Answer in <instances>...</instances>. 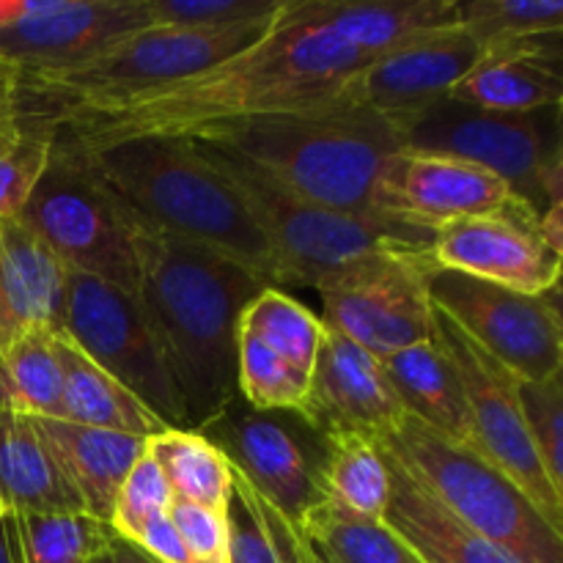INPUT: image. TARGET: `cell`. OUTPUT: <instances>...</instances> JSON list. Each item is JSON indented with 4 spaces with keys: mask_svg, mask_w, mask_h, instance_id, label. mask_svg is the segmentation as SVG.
I'll return each mask as SVG.
<instances>
[{
    "mask_svg": "<svg viewBox=\"0 0 563 563\" xmlns=\"http://www.w3.org/2000/svg\"><path fill=\"white\" fill-rule=\"evenodd\" d=\"M190 141L234 154L317 207L374 218V185L390 154L405 146V126L339 97L319 108L214 126Z\"/></svg>",
    "mask_w": 563,
    "mask_h": 563,
    "instance_id": "obj_3",
    "label": "cell"
},
{
    "mask_svg": "<svg viewBox=\"0 0 563 563\" xmlns=\"http://www.w3.org/2000/svg\"><path fill=\"white\" fill-rule=\"evenodd\" d=\"M267 504L291 526L322 504L328 445L297 412H262L236 396L214 421L198 429Z\"/></svg>",
    "mask_w": 563,
    "mask_h": 563,
    "instance_id": "obj_11",
    "label": "cell"
},
{
    "mask_svg": "<svg viewBox=\"0 0 563 563\" xmlns=\"http://www.w3.org/2000/svg\"><path fill=\"white\" fill-rule=\"evenodd\" d=\"M170 504H174V493H170L163 471L152 456L143 454L115 493L113 515L108 522L110 533L121 542H132L141 528L168 515Z\"/></svg>",
    "mask_w": 563,
    "mask_h": 563,
    "instance_id": "obj_39",
    "label": "cell"
},
{
    "mask_svg": "<svg viewBox=\"0 0 563 563\" xmlns=\"http://www.w3.org/2000/svg\"><path fill=\"white\" fill-rule=\"evenodd\" d=\"M432 339L449 357L471 416L473 451L504 473L533 509L563 533V493L553 487L533 449L520 405V379L467 339L443 311H432Z\"/></svg>",
    "mask_w": 563,
    "mask_h": 563,
    "instance_id": "obj_9",
    "label": "cell"
},
{
    "mask_svg": "<svg viewBox=\"0 0 563 563\" xmlns=\"http://www.w3.org/2000/svg\"><path fill=\"white\" fill-rule=\"evenodd\" d=\"M60 368H64V416L60 421L104 432L154 438L165 432V423L132 396L115 377L99 368L82 350H77L64 333H55Z\"/></svg>",
    "mask_w": 563,
    "mask_h": 563,
    "instance_id": "obj_27",
    "label": "cell"
},
{
    "mask_svg": "<svg viewBox=\"0 0 563 563\" xmlns=\"http://www.w3.org/2000/svg\"><path fill=\"white\" fill-rule=\"evenodd\" d=\"M33 421L60 476L75 493L82 517L108 526L115 493L132 465L146 454V440L69 421H42V418H33Z\"/></svg>",
    "mask_w": 563,
    "mask_h": 563,
    "instance_id": "obj_23",
    "label": "cell"
},
{
    "mask_svg": "<svg viewBox=\"0 0 563 563\" xmlns=\"http://www.w3.org/2000/svg\"><path fill=\"white\" fill-rule=\"evenodd\" d=\"M234 185L278 264L280 286L319 289L328 280L394 251H427L429 236L361 214L333 212L269 181L234 154L196 141Z\"/></svg>",
    "mask_w": 563,
    "mask_h": 563,
    "instance_id": "obj_5",
    "label": "cell"
},
{
    "mask_svg": "<svg viewBox=\"0 0 563 563\" xmlns=\"http://www.w3.org/2000/svg\"><path fill=\"white\" fill-rule=\"evenodd\" d=\"M69 267L22 220H0V344L60 333Z\"/></svg>",
    "mask_w": 563,
    "mask_h": 563,
    "instance_id": "obj_21",
    "label": "cell"
},
{
    "mask_svg": "<svg viewBox=\"0 0 563 563\" xmlns=\"http://www.w3.org/2000/svg\"><path fill=\"white\" fill-rule=\"evenodd\" d=\"M0 563H16L14 526H11V517H3V520H0Z\"/></svg>",
    "mask_w": 563,
    "mask_h": 563,
    "instance_id": "obj_45",
    "label": "cell"
},
{
    "mask_svg": "<svg viewBox=\"0 0 563 563\" xmlns=\"http://www.w3.org/2000/svg\"><path fill=\"white\" fill-rule=\"evenodd\" d=\"M20 220L71 273L135 295L137 269L119 198L69 143L55 137L47 168Z\"/></svg>",
    "mask_w": 563,
    "mask_h": 563,
    "instance_id": "obj_8",
    "label": "cell"
},
{
    "mask_svg": "<svg viewBox=\"0 0 563 563\" xmlns=\"http://www.w3.org/2000/svg\"><path fill=\"white\" fill-rule=\"evenodd\" d=\"M16 563H88L108 550V526L82 515H9Z\"/></svg>",
    "mask_w": 563,
    "mask_h": 563,
    "instance_id": "obj_35",
    "label": "cell"
},
{
    "mask_svg": "<svg viewBox=\"0 0 563 563\" xmlns=\"http://www.w3.org/2000/svg\"><path fill=\"white\" fill-rule=\"evenodd\" d=\"M119 203L137 269L135 300L163 346L187 423L198 432L236 399L240 317L264 284Z\"/></svg>",
    "mask_w": 563,
    "mask_h": 563,
    "instance_id": "obj_2",
    "label": "cell"
},
{
    "mask_svg": "<svg viewBox=\"0 0 563 563\" xmlns=\"http://www.w3.org/2000/svg\"><path fill=\"white\" fill-rule=\"evenodd\" d=\"M0 412L60 421L64 368L55 333H22L0 344Z\"/></svg>",
    "mask_w": 563,
    "mask_h": 563,
    "instance_id": "obj_28",
    "label": "cell"
},
{
    "mask_svg": "<svg viewBox=\"0 0 563 563\" xmlns=\"http://www.w3.org/2000/svg\"><path fill=\"white\" fill-rule=\"evenodd\" d=\"M515 201L520 198L511 187L482 165L401 146L379 170L372 214L379 223L432 234L454 220L498 212Z\"/></svg>",
    "mask_w": 563,
    "mask_h": 563,
    "instance_id": "obj_16",
    "label": "cell"
},
{
    "mask_svg": "<svg viewBox=\"0 0 563 563\" xmlns=\"http://www.w3.org/2000/svg\"><path fill=\"white\" fill-rule=\"evenodd\" d=\"M77 152L148 223L240 264L264 286L280 289L278 264L267 240L234 185L214 168L196 141L137 137Z\"/></svg>",
    "mask_w": 563,
    "mask_h": 563,
    "instance_id": "obj_4",
    "label": "cell"
},
{
    "mask_svg": "<svg viewBox=\"0 0 563 563\" xmlns=\"http://www.w3.org/2000/svg\"><path fill=\"white\" fill-rule=\"evenodd\" d=\"M368 58L324 27L286 11L242 53L154 91L60 110L38 124L58 141L93 152L137 137H190L262 115L319 108L341 97Z\"/></svg>",
    "mask_w": 563,
    "mask_h": 563,
    "instance_id": "obj_1",
    "label": "cell"
},
{
    "mask_svg": "<svg viewBox=\"0 0 563 563\" xmlns=\"http://www.w3.org/2000/svg\"><path fill=\"white\" fill-rule=\"evenodd\" d=\"M275 16L223 31L146 27L71 69L33 77L14 75L22 115L44 121L60 110L113 102L179 82L256 44L273 27Z\"/></svg>",
    "mask_w": 563,
    "mask_h": 563,
    "instance_id": "obj_6",
    "label": "cell"
},
{
    "mask_svg": "<svg viewBox=\"0 0 563 563\" xmlns=\"http://www.w3.org/2000/svg\"><path fill=\"white\" fill-rule=\"evenodd\" d=\"M429 297L462 333L522 383L563 374L559 289L520 295L460 273L432 269Z\"/></svg>",
    "mask_w": 563,
    "mask_h": 563,
    "instance_id": "obj_13",
    "label": "cell"
},
{
    "mask_svg": "<svg viewBox=\"0 0 563 563\" xmlns=\"http://www.w3.org/2000/svg\"><path fill=\"white\" fill-rule=\"evenodd\" d=\"M416 563H421V561H416Z\"/></svg>",
    "mask_w": 563,
    "mask_h": 563,
    "instance_id": "obj_50",
    "label": "cell"
},
{
    "mask_svg": "<svg viewBox=\"0 0 563 563\" xmlns=\"http://www.w3.org/2000/svg\"><path fill=\"white\" fill-rule=\"evenodd\" d=\"M240 328L256 335L267 350L284 357L302 377H313L328 328L300 300L286 295L284 289L264 286L242 311Z\"/></svg>",
    "mask_w": 563,
    "mask_h": 563,
    "instance_id": "obj_31",
    "label": "cell"
},
{
    "mask_svg": "<svg viewBox=\"0 0 563 563\" xmlns=\"http://www.w3.org/2000/svg\"><path fill=\"white\" fill-rule=\"evenodd\" d=\"M405 407L385 374L383 357L328 330L300 418L322 438L357 434L379 440L405 421Z\"/></svg>",
    "mask_w": 563,
    "mask_h": 563,
    "instance_id": "obj_18",
    "label": "cell"
},
{
    "mask_svg": "<svg viewBox=\"0 0 563 563\" xmlns=\"http://www.w3.org/2000/svg\"><path fill=\"white\" fill-rule=\"evenodd\" d=\"M229 563H311V542L273 504L231 471L225 504Z\"/></svg>",
    "mask_w": 563,
    "mask_h": 563,
    "instance_id": "obj_29",
    "label": "cell"
},
{
    "mask_svg": "<svg viewBox=\"0 0 563 563\" xmlns=\"http://www.w3.org/2000/svg\"><path fill=\"white\" fill-rule=\"evenodd\" d=\"M559 110L487 113L443 99L405 124V146L449 154L493 170L533 212H544L542 174L561 157Z\"/></svg>",
    "mask_w": 563,
    "mask_h": 563,
    "instance_id": "obj_12",
    "label": "cell"
},
{
    "mask_svg": "<svg viewBox=\"0 0 563 563\" xmlns=\"http://www.w3.org/2000/svg\"><path fill=\"white\" fill-rule=\"evenodd\" d=\"M374 443L462 526L504 548L515 561L563 563V533L476 451L445 443L410 416Z\"/></svg>",
    "mask_w": 563,
    "mask_h": 563,
    "instance_id": "obj_7",
    "label": "cell"
},
{
    "mask_svg": "<svg viewBox=\"0 0 563 563\" xmlns=\"http://www.w3.org/2000/svg\"><path fill=\"white\" fill-rule=\"evenodd\" d=\"M563 36L528 47L489 49L451 88L449 99L487 113L526 115L561 108Z\"/></svg>",
    "mask_w": 563,
    "mask_h": 563,
    "instance_id": "obj_22",
    "label": "cell"
},
{
    "mask_svg": "<svg viewBox=\"0 0 563 563\" xmlns=\"http://www.w3.org/2000/svg\"><path fill=\"white\" fill-rule=\"evenodd\" d=\"M300 531L333 563H410L407 548L383 520L352 515L330 498L302 520Z\"/></svg>",
    "mask_w": 563,
    "mask_h": 563,
    "instance_id": "obj_34",
    "label": "cell"
},
{
    "mask_svg": "<svg viewBox=\"0 0 563 563\" xmlns=\"http://www.w3.org/2000/svg\"><path fill=\"white\" fill-rule=\"evenodd\" d=\"M0 498L9 515H82L33 418L0 412Z\"/></svg>",
    "mask_w": 563,
    "mask_h": 563,
    "instance_id": "obj_26",
    "label": "cell"
},
{
    "mask_svg": "<svg viewBox=\"0 0 563 563\" xmlns=\"http://www.w3.org/2000/svg\"><path fill=\"white\" fill-rule=\"evenodd\" d=\"M108 548H110V544H108ZM88 563H113V559H110V550H102V553L93 555V559Z\"/></svg>",
    "mask_w": 563,
    "mask_h": 563,
    "instance_id": "obj_46",
    "label": "cell"
},
{
    "mask_svg": "<svg viewBox=\"0 0 563 563\" xmlns=\"http://www.w3.org/2000/svg\"><path fill=\"white\" fill-rule=\"evenodd\" d=\"M478 55V44L462 27H451L368 60L346 80L341 99L405 126L423 110L449 99L451 88L473 69Z\"/></svg>",
    "mask_w": 563,
    "mask_h": 563,
    "instance_id": "obj_19",
    "label": "cell"
},
{
    "mask_svg": "<svg viewBox=\"0 0 563 563\" xmlns=\"http://www.w3.org/2000/svg\"><path fill=\"white\" fill-rule=\"evenodd\" d=\"M49 126L25 119V132L14 146L0 152V220H20L53 154Z\"/></svg>",
    "mask_w": 563,
    "mask_h": 563,
    "instance_id": "obj_38",
    "label": "cell"
},
{
    "mask_svg": "<svg viewBox=\"0 0 563 563\" xmlns=\"http://www.w3.org/2000/svg\"><path fill=\"white\" fill-rule=\"evenodd\" d=\"M146 27L143 0H0V66L53 75Z\"/></svg>",
    "mask_w": 563,
    "mask_h": 563,
    "instance_id": "obj_15",
    "label": "cell"
},
{
    "mask_svg": "<svg viewBox=\"0 0 563 563\" xmlns=\"http://www.w3.org/2000/svg\"><path fill=\"white\" fill-rule=\"evenodd\" d=\"M22 132H25V115H22L16 77L0 66V152L14 146Z\"/></svg>",
    "mask_w": 563,
    "mask_h": 563,
    "instance_id": "obj_43",
    "label": "cell"
},
{
    "mask_svg": "<svg viewBox=\"0 0 563 563\" xmlns=\"http://www.w3.org/2000/svg\"><path fill=\"white\" fill-rule=\"evenodd\" d=\"M286 11L324 27L368 60L460 27L456 0H286Z\"/></svg>",
    "mask_w": 563,
    "mask_h": 563,
    "instance_id": "obj_20",
    "label": "cell"
},
{
    "mask_svg": "<svg viewBox=\"0 0 563 563\" xmlns=\"http://www.w3.org/2000/svg\"><path fill=\"white\" fill-rule=\"evenodd\" d=\"M284 0H143L148 27L223 31L247 22L273 20Z\"/></svg>",
    "mask_w": 563,
    "mask_h": 563,
    "instance_id": "obj_37",
    "label": "cell"
},
{
    "mask_svg": "<svg viewBox=\"0 0 563 563\" xmlns=\"http://www.w3.org/2000/svg\"><path fill=\"white\" fill-rule=\"evenodd\" d=\"M311 379L291 368L284 357L262 344L253 333H236V396L262 412H297L306 407Z\"/></svg>",
    "mask_w": 563,
    "mask_h": 563,
    "instance_id": "obj_36",
    "label": "cell"
},
{
    "mask_svg": "<svg viewBox=\"0 0 563 563\" xmlns=\"http://www.w3.org/2000/svg\"><path fill=\"white\" fill-rule=\"evenodd\" d=\"M60 333L137 396L165 427L190 429L163 346L135 295L69 269Z\"/></svg>",
    "mask_w": 563,
    "mask_h": 563,
    "instance_id": "obj_10",
    "label": "cell"
},
{
    "mask_svg": "<svg viewBox=\"0 0 563 563\" xmlns=\"http://www.w3.org/2000/svg\"><path fill=\"white\" fill-rule=\"evenodd\" d=\"M385 462L390 471V500L383 522L412 559L421 563H520L504 548L462 526L399 462L388 454Z\"/></svg>",
    "mask_w": 563,
    "mask_h": 563,
    "instance_id": "obj_24",
    "label": "cell"
},
{
    "mask_svg": "<svg viewBox=\"0 0 563 563\" xmlns=\"http://www.w3.org/2000/svg\"><path fill=\"white\" fill-rule=\"evenodd\" d=\"M110 559H113V563H157L148 559L143 550H137L135 544L130 542H121V539H110Z\"/></svg>",
    "mask_w": 563,
    "mask_h": 563,
    "instance_id": "obj_44",
    "label": "cell"
},
{
    "mask_svg": "<svg viewBox=\"0 0 563 563\" xmlns=\"http://www.w3.org/2000/svg\"><path fill=\"white\" fill-rule=\"evenodd\" d=\"M383 363L401 407L412 421L427 427L445 443L473 451L471 416L462 385L434 339L407 346L385 357Z\"/></svg>",
    "mask_w": 563,
    "mask_h": 563,
    "instance_id": "obj_25",
    "label": "cell"
},
{
    "mask_svg": "<svg viewBox=\"0 0 563 563\" xmlns=\"http://www.w3.org/2000/svg\"><path fill=\"white\" fill-rule=\"evenodd\" d=\"M170 522L179 531L187 553L196 563H229V531H225V511L207 506L174 500L168 509Z\"/></svg>",
    "mask_w": 563,
    "mask_h": 563,
    "instance_id": "obj_41",
    "label": "cell"
},
{
    "mask_svg": "<svg viewBox=\"0 0 563 563\" xmlns=\"http://www.w3.org/2000/svg\"><path fill=\"white\" fill-rule=\"evenodd\" d=\"M311 550H313V555H311V563H333V561L328 559V555H322V553H319V550L313 548V544H311Z\"/></svg>",
    "mask_w": 563,
    "mask_h": 563,
    "instance_id": "obj_47",
    "label": "cell"
},
{
    "mask_svg": "<svg viewBox=\"0 0 563 563\" xmlns=\"http://www.w3.org/2000/svg\"><path fill=\"white\" fill-rule=\"evenodd\" d=\"M146 454L163 471L174 500L225 511L231 495V465L192 429H165L146 440Z\"/></svg>",
    "mask_w": 563,
    "mask_h": 563,
    "instance_id": "obj_30",
    "label": "cell"
},
{
    "mask_svg": "<svg viewBox=\"0 0 563 563\" xmlns=\"http://www.w3.org/2000/svg\"><path fill=\"white\" fill-rule=\"evenodd\" d=\"M3 517H9V509H5L3 498H0V520H3Z\"/></svg>",
    "mask_w": 563,
    "mask_h": 563,
    "instance_id": "obj_48",
    "label": "cell"
},
{
    "mask_svg": "<svg viewBox=\"0 0 563 563\" xmlns=\"http://www.w3.org/2000/svg\"><path fill=\"white\" fill-rule=\"evenodd\" d=\"M324 495L352 515L383 520L390 500V471L383 449L357 434L324 438Z\"/></svg>",
    "mask_w": 563,
    "mask_h": 563,
    "instance_id": "obj_32",
    "label": "cell"
},
{
    "mask_svg": "<svg viewBox=\"0 0 563 563\" xmlns=\"http://www.w3.org/2000/svg\"><path fill=\"white\" fill-rule=\"evenodd\" d=\"M427 251H394L319 286L322 322L377 357L432 341Z\"/></svg>",
    "mask_w": 563,
    "mask_h": 563,
    "instance_id": "obj_14",
    "label": "cell"
},
{
    "mask_svg": "<svg viewBox=\"0 0 563 563\" xmlns=\"http://www.w3.org/2000/svg\"><path fill=\"white\" fill-rule=\"evenodd\" d=\"M456 16L482 53L563 36L561 0H456Z\"/></svg>",
    "mask_w": 563,
    "mask_h": 563,
    "instance_id": "obj_33",
    "label": "cell"
},
{
    "mask_svg": "<svg viewBox=\"0 0 563 563\" xmlns=\"http://www.w3.org/2000/svg\"><path fill=\"white\" fill-rule=\"evenodd\" d=\"M130 544H135L137 550H143L148 559L157 563H196L187 553L185 542H181L179 531H176L168 515L157 517L146 528H141Z\"/></svg>",
    "mask_w": 563,
    "mask_h": 563,
    "instance_id": "obj_42",
    "label": "cell"
},
{
    "mask_svg": "<svg viewBox=\"0 0 563 563\" xmlns=\"http://www.w3.org/2000/svg\"><path fill=\"white\" fill-rule=\"evenodd\" d=\"M432 269L460 273L520 295H548L561 284L563 253L539 231V212L515 201L498 212L462 218L432 231L427 245Z\"/></svg>",
    "mask_w": 563,
    "mask_h": 563,
    "instance_id": "obj_17",
    "label": "cell"
},
{
    "mask_svg": "<svg viewBox=\"0 0 563 563\" xmlns=\"http://www.w3.org/2000/svg\"><path fill=\"white\" fill-rule=\"evenodd\" d=\"M410 563H416V559H412V555H410Z\"/></svg>",
    "mask_w": 563,
    "mask_h": 563,
    "instance_id": "obj_49",
    "label": "cell"
},
{
    "mask_svg": "<svg viewBox=\"0 0 563 563\" xmlns=\"http://www.w3.org/2000/svg\"><path fill=\"white\" fill-rule=\"evenodd\" d=\"M520 405L544 473L563 493V374L542 383L520 379Z\"/></svg>",
    "mask_w": 563,
    "mask_h": 563,
    "instance_id": "obj_40",
    "label": "cell"
}]
</instances>
